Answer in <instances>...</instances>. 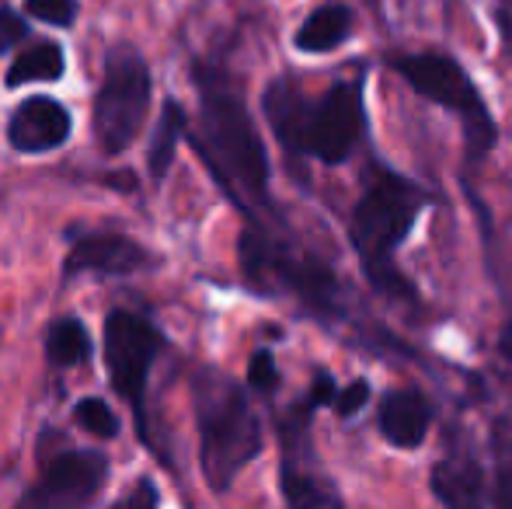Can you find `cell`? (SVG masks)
<instances>
[{"mask_svg": "<svg viewBox=\"0 0 512 509\" xmlns=\"http://www.w3.org/2000/svg\"><path fill=\"white\" fill-rule=\"evenodd\" d=\"M429 203L432 192L422 182L373 154L366 161L359 196L349 210V245L359 258L363 279L373 293L411 311H422V293L408 272H401L398 252L408 245Z\"/></svg>", "mask_w": 512, "mask_h": 509, "instance_id": "1", "label": "cell"}, {"mask_svg": "<svg viewBox=\"0 0 512 509\" xmlns=\"http://www.w3.org/2000/svg\"><path fill=\"white\" fill-rule=\"evenodd\" d=\"M192 77L199 88V133L192 136L199 157L244 213H255V206L272 210L269 150L241 88L227 70L209 63L196 67Z\"/></svg>", "mask_w": 512, "mask_h": 509, "instance_id": "2", "label": "cell"}, {"mask_svg": "<svg viewBox=\"0 0 512 509\" xmlns=\"http://www.w3.org/2000/svg\"><path fill=\"white\" fill-rule=\"evenodd\" d=\"M248 227L237 241L244 283L265 297H290L307 318L335 328L349 321V293L338 269L321 252L290 234L283 224H265L255 213H244Z\"/></svg>", "mask_w": 512, "mask_h": 509, "instance_id": "3", "label": "cell"}, {"mask_svg": "<svg viewBox=\"0 0 512 509\" xmlns=\"http://www.w3.org/2000/svg\"><path fill=\"white\" fill-rule=\"evenodd\" d=\"M192 408L199 429V464L209 492L223 496L237 475L265 450V429L251 405V391L216 367L192 377Z\"/></svg>", "mask_w": 512, "mask_h": 509, "instance_id": "4", "label": "cell"}, {"mask_svg": "<svg viewBox=\"0 0 512 509\" xmlns=\"http://www.w3.org/2000/svg\"><path fill=\"white\" fill-rule=\"evenodd\" d=\"M380 63L391 74H398L418 98L450 112L460 123V136H464V175L460 178L481 168V161L499 147L502 129L460 56L446 49H387L380 53Z\"/></svg>", "mask_w": 512, "mask_h": 509, "instance_id": "5", "label": "cell"}, {"mask_svg": "<svg viewBox=\"0 0 512 509\" xmlns=\"http://www.w3.org/2000/svg\"><path fill=\"white\" fill-rule=\"evenodd\" d=\"M370 136V109H366V67L356 77L328 84L317 98H307L297 133V157L342 168L352 161Z\"/></svg>", "mask_w": 512, "mask_h": 509, "instance_id": "6", "label": "cell"}, {"mask_svg": "<svg viewBox=\"0 0 512 509\" xmlns=\"http://www.w3.org/2000/svg\"><path fill=\"white\" fill-rule=\"evenodd\" d=\"M154 74L140 49L115 46L105 56V74L95 95V140L105 154H122L133 147L150 119Z\"/></svg>", "mask_w": 512, "mask_h": 509, "instance_id": "7", "label": "cell"}, {"mask_svg": "<svg viewBox=\"0 0 512 509\" xmlns=\"http://www.w3.org/2000/svg\"><path fill=\"white\" fill-rule=\"evenodd\" d=\"M168 349L164 332L140 311L129 307H115L105 314L102 328V353H105V370L108 384L119 391V398H126V405L133 408L136 433L140 440H150L147 426V384L150 370H154L157 356Z\"/></svg>", "mask_w": 512, "mask_h": 509, "instance_id": "8", "label": "cell"}, {"mask_svg": "<svg viewBox=\"0 0 512 509\" xmlns=\"http://www.w3.org/2000/svg\"><path fill=\"white\" fill-rule=\"evenodd\" d=\"M314 415V408L300 398L297 405H290L276 419L279 450H283V457H279V492H283V503L293 509L345 506V496L324 475L314 457V436H310Z\"/></svg>", "mask_w": 512, "mask_h": 509, "instance_id": "9", "label": "cell"}, {"mask_svg": "<svg viewBox=\"0 0 512 509\" xmlns=\"http://www.w3.org/2000/svg\"><path fill=\"white\" fill-rule=\"evenodd\" d=\"M108 482V461L95 450H56L42 461L39 485L21 496V506H91Z\"/></svg>", "mask_w": 512, "mask_h": 509, "instance_id": "10", "label": "cell"}, {"mask_svg": "<svg viewBox=\"0 0 512 509\" xmlns=\"http://www.w3.org/2000/svg\"><path fill=\"white\" fill-rule=\"evenodd\" d=\"M429 492L439 506H450V509L488 506L485 461H481L471 436H467L460 426L446 429L443 457H436L429 468Z\"/></svg>", "mask_w": 512, "mask_h": 509, "instance_id": "11", "label": "cell"}, {"mask_svg": "<svg viewBox=\"0 0 512 509\" xmlns=\"http://www.w3.org/2000/svg\"><path fill=\"white\" fill-rule=\"evenodd\" d=\"M157 269V255L147 245L122 231H74L67 234V258L63 276L95 272V276H136V272Z\"/></svg>", "mask_w": 512, "mask_h": 509, "instance_id": "12", "label": "cell"}, {"mask_svg": "<svg viewBox=\"0 0 512 509\" xmlns=\"http://www.w3.org/2000/svg\"><path fill=\"white\" fill-rule=\"evenodd\" d=\"M436 426V405L422 387H387L377 401L373 429L377 436L394 450H422Z\"/></svg>", "mask_w": 512, "mask_h": 509, "instance_id": "13", "label": "cell"}, {"mask_svg": "<svg viewBox=\"0 0 512 509\" xmlns=\"http://www.w3.org/2000/svg\"><path fill=\"white\" fill-rule=\"evenodd\" d=\"M74 133V116L63 102L49 95H32L7 119V143L18 154H53L67 147Z\"/></svg>", "mask_w": 512, "mask_h": 509, "instance_id": "14", "label": "cell"}, {"mask_svg": "<svg viewBox=\"0 0 512 509\" xmlns=\"http://www.w3.org/2000/svg\"><path fill=\"white\" fill-rule=\"evenodd\" d=\"M356 32V7L349 0H321L293 32V49L304 56H328Z\"/></svg>", "mask_w": 512, "mask_h": 509, "instance_id": "15", "label": "cell"}, {"mask_svg": "<svg viewBox=\"0 0 512 509\" xmlns=\"http://www.w3.org/2000/svg\"><path fill=\"white\" fill-rule=\"evenodd\" d=\"M304 105L307 95L293 77H272L262 91V112L269 119V129L283 150L290 157H297V133H300V119H304Z\"/></svg>", "mask_w": 512, "mask_h": 509, "instance_id": "16", "label": "cell"}, {"mask_svg": "<svg viewBox=\"0 0 512 509\" xmlns=\"http://www.w3.org/2000/svg\"><path fill=\"white\" fill-rule=\"evenodd\" d=\"M67 74V56H63V46L53 39H39L32 46H25L18 56L11 60L4 74L7 88H25V84H56Z\"/></svg>", "mask_w": 512, "mask_h": 509, "instance_id": "17", "label": "cell"}, {"mask_svg": "<svg viewBox=\"0 0 512 509\" xmlns=\"http://www.w3.org/2000/svg\"><path fill=\"white\" fill-rule=\"evenodd\" d=\"M185 129H189V116H185L182 102H178V98H164L161 116H157L154 133H150V143H147V171L154 182H164V178H168Z\"/></svg>", "mask_w": 512, "mask_h": 509, "instance_id": "18", "label": "cell"}, {"mask_svg": "<svg viewBox=\"0 0 512 509\" xmlns=\"http://www.w3.org/2000/svg\"><path fill=\"white\" fill-rule=\"evenodd\" d=\"M46 356L56 370L81 367L91 360V335L81 318H56L46 332Z\"/></svg>", "mask_w": 512, "mask_h": 509, "instance_id": "19", "label": "cell"}, {"mask_svg": "<svg viewBox=\"0 0 512 509\" xmlns=\"http://www.w3.org/2000/svg\"><path fill=\"white\" fill-rule=\"evenodd\" d=\"M492 457H495V478L488 492V506L512 509V419L495 422L492 436Z\"/></svg>", "mask_w": 512, "mask_h": 509, "instance_id": "20", "label": "cell"}, {"mask_svg": "<svg viewBox=\"0 0 512 509\" xmlns=\"http://www.w3.org/2000/svg\"><path fill=\"white\" fill-rule=\"evenodd\" d=\"M74 422L84 433L98 436V440H115L119 436V415L105 398H81L74 405Z\"/></svg>", "mask_w": 512, "mask_h": 509, "instance_id": "21", "label": "cell"}, {"mask_svg": "<svg viewBox=\"0 0 512 509\" xmlns=\"http://www.w3.org/2000/svg\"><path fill=\"white\" fill-rule=\"evenodd\" d=\"M279 384H283V374H279L276 353L269 346L255 349L248 360V391L262 394V398H276Z\"/></svg>", "mask_w": 512, "mask_h": 509, "instance_id": "22", "label": "cell"}, {"mask_svg": "<svg viewBox=\"0 0 512 509\" xmlns=\"http://www.w3.org/2000/svg\"><path fill=\"white\" fill-rule=\"evenodd\" d=\"M370 401H373V381L370 377H352L349 384L335 391V398H331V412H335V419L349 422V419H356Z\"/></svg>", "mask_w": 512, "mask_h": 509, "instance_id": "23", "label": "cell"}, {"mask_svg": "<svg viewBox=\"0 0 512 509\" xmlns=\"http://www.w3.org/2000/svg\"><path fill=\"white\" fill-rule=\"evenodd\" d=\"M25 14L42 25L70 28L77 21V0H25Z\"/></svg>", "mask_w": 512, "mask_h": 509, "instance_id": "24", "label": "cell"}, {"mask_svg": "<svg viewBox=\"0 0 512 509\" xmlns=\"http://www.w3.org/2000/svg\"><path fill=\"white\" fill-rule=\"evenodd\" d=\"M488 18L495 25V35H499L502 60H512V0H492Z\"/></svg>", "mask_w": 512, "mask_h": 509, "instance_id": "25", "label": "cell"}, {"mask_svg": "<svg viewBox=\"0 0 512 509\" xmlns=\"http://www.w3.org/2000/svg\"><path fill=\"white\" fill-rule=\"evenodd\" d=\"M25 39H28V21L4 4L0 7V53H11V49L21 46Z\"/></svg>", "mask_w": 512, "mask_h": 509, "instance_id": "26", "label": "cell"}, {"mask_svg": "<svg viewBox=\"0 0 512 509\" xmlns=\"http://www.w3.org/2000/svg\"><path fill=\"white\" fill-rule=\"evenodd\" d=\"M338 391V381L328 374V370H314V377H310V387L304 394V401L314 412H321V408H331V398H335Z\"/></svg>", "mask_w": 512, "mask_h": 509, "instance_id": "27", "label": "cell"}, {"mask_svg": "<svg viewBox=\"0 0 512 509\" xmlns=\"http://www.w3.org/2000/svg\"><path fill=\"white\" fill-rule=\"evenodd\" d=\"M157 503H161V492L154 489L150 478H136L133 489L126 496H119V506H157Z\"/></svg>", "mask_w": 512, "mask_h": 509, "instance_id": "28", "label": "cell"}]
</instances>
